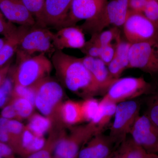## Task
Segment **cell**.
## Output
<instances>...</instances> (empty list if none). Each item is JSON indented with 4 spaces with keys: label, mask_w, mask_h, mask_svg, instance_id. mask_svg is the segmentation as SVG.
<instances>
[{
    "label": "cell",
    "mask_w": 158,
    "mask_h": 158,
    "mask_svg": "<svg viewBox=\"0 0 158 158\" xmlns=\"http://www.w3.org/2000/svg\"><path fill=\"white\" fill-rule=\"evenodd\" d=\"M51 61L58 80L71 92L85 98L100 93L93 76L81 58L56 50Z\"/></svg>",
    "instance_id": "1"
},
{
    "label": "cell",
    "mask_w": 158,
    "mask_h": 158,
    "mask_svg": "<svg viewBox=\"0 0 158 158\" xmlns=\"http://www.w3.org/2000/svg\"><path fill=\"white\" fill-rule=\"evenodd\" d=\"M34 87L35 90L34 106L51 120L53 127L52 129H62L64 123L61 118V108L64 91L62 85L49 77Z\"/></svg>",
    "instance_id": "2"
},
{
    "label": "cell",
    "mask_w": 158,
    "mask_h": 158,
    "mask_svg": "<svg viewBox=\"0 0 158 158\" xmlns=\"http://www.w3.org/2000/svg\"><path fill=\"white\" fill-rule=\"evenodd\" d=\"M129 0H109L96 16L78 26L84 34L92 35L110 25L123 27L127 18Z\"/></svg>",
    "instance_id": "3"
},
{
    "label": "cell",
    "mask_w": 158,
    "mask_h": 158,
    "mask_svg": "<svg viewBox=\"0 0 158 158\" xmlns=\"http://www.w3.org/2000/svg\"><path fill=\"white\" fill-rule=\"evenodd\" d=\"M12 79L14 85L32 87L49 77L53 66L44 53H40L16 61Z\"/></svg>",
    "instance_id": "4"
},
{
    "label": "cell",
    "mask_w": 158,
    "mask_h": 158,
    "mask_svg": "<svg viewBox=\"0 0 158 158\" xmlns=\"http://www.w3.org/2000/svg\"><path fill=\"white\" fill-rule=\"evenodd\" d=\"M54 33L46 27L37 24L31 27L23 37L16 52V61L39 53L52 57L56 51L53 44Z\"/></svg>",
    "instance_id": "5"
},
{
    "label": "cell",
    "mask_w": 158,
    "mask_h": 158,
    "mask_svg": "<svg viewBox=\"0 0 158 158\" xmlns=\"http://www.w3.org/2000/svg\"><path fill=\"white\" fill-rule=\"evenodd\" d=\"M98 132L91 123L72 128L69 134L63 132L54 148V156L58 158H77L83 146Z\"/></svg>",
    "instance_id": "6"
},
{
    "label": "cell",
    "mask_w": 158,
    "mask_h": 158,
    "mask_svg": "<svg viewBox=\"0 0 158 158\" xmlns=\"http://www.w3.org/2000/svg\"><path fill=\"white\" fill-rule=\"evenodd\" d=\"M153 92L152 85L143 77L119 78L110 86L102 99L117 104Z\"/></svg>",
    "instance_id": "7"
},
{
    "label": "cell",
    "mask_w": 158,
    "mask_h": 158,
    "mask_svg": "<svg viewBox=\"0 0 158 158\" xmlns=\"http://www.w3.org/2000/svg\"><path fill=\"white\" fill-rule=\"evenodd\" d=\"M137 68L158 76V39L131 44L129 53L128 69Z\"/></svg>",
    "instance_id": "8"
},
{
    "label": "cell",
    "mask_w": 158,
    "mask_h": 158,
    "mask_svg": "<svg viewBox=\"0 0 158 158\" xmlns=\"http://www.w3.org/2000/svg\"><path fill=\"white\" fill-rule=\"evenodd\" d=\"M140 106L136 101H126L117 104L114 121L110 128L109 136L116 144L123 143L136 119L139 116Z\"/></svg>",
    "instance_id": "9"
},
{
    "label": "cell",
    "mask_w": 158,
    "mask_h": 158,
    "mask_svg": "<svg viewBox=\"0 0 158 158\" xmlns=\"http://www.w3.org/2000/svg\"><path fill=\"white\" fill-rule=\"evenodd\" d=\"M122 27L127 41L131 44L158 39V28L142 13L129 10Z\"/></svg>",
    "instance_id": "10"
},
{
    "label": "cell",
    "mask_w": 158,
    "mask_h": 158,
    "mask_svg": "<svg viewBox=\"0 0 158 158\" xmlns=\"http://www.w3.org/2000/svg\"><path fill=\"white\" fill-rule=\"evenodd\" d=\"M130 135L132 141L148 153L158 155V127L147 115L138 116Z\"/></svg>",
    "instance_id": "11"
},
{
    "label": "cell",
    "mask_w": 158,
    "mask_h": 158,
    "mask_svg": "<svg viewBox=\"0 0 158 158\" xmlns=\"http://www.w3.org/2000/svg\"><path fill=\"white\" fill-rule=\"evenodd\" d=\"M73 0H45L37 24L58 30L64 27Z\"/></svg>",
    "instance_id": "12"
},
{
    "label": "cell",
    "mask_w": 158,
    "mask_h": 158,
    "mask_svg": "<svg viewBox=\"0 0 158 158\" xmlns=\"http://www.w3.org/2000/svg\"><path fill=\"white\" fill-rule=\"evenodd\" d=\"M109 0H73L64 27L77 26L82 20L91 19L102 10Z\"/></svg>",
    "instance_id": "13"
},
{
    "label": "cell",
    "mask_w": 158,
    "mask_h": 158,
    "mask_svg": "<svg viewBox=\"0 0 158 158\" xmlns=\"http://www.w3.org/2000/svg\"><path fill=\"white\" fill-rule=\"evenodd\" d=\"M0 11L6 19L19 26H34L36 20L22 0H0Z\"/></svg>",
    "instance_id": "14"
},
{
    "label": "cell",
    "mask_w": 158,
    "mask_h": 158,
    "mask_svg": "<svg viewBox=\"0 0 158 158\" xmlns=\"http://www.w3.org/2000/svg\"><path fill=\"white\" fill-rule=\"evenodd\" d=\"M115 144L110 136L97 133L82 148L77 158H111Z\"/></svg>",
    "instance_id": "15"
},
{
    "label": "cell",
    "mask_w": 158,
    "mask_h": 158,
    "mask_svg": "<svg viewBox=\"0 0 158 158\" xmlns=\"http://www.w3.org/2000/svg\"><path fill=\"white\" fill-rule=\"evenodd\" d=\"M85 43V34L78 26L65 27L54 33L53 44L58 50L65 48L81 50Z\"/></svg>",
    "instance_id": "16"
},
{
    "label": "cell",
    "mask_w": 158,
    "mask_h": 158,
    "mask_svg": "<svg viewBox=\"0 0 158 158\" xmlns=\"http://www.w3.org/2000/svg\"><path fill=\"white\" fill-rule=\"evenodd\" d=\"M81 59L93 76L100 93H106L117 79L112 76L107 65L99 58L85 56Z\"/></svg>",
    "instance_id": "17"
},
{
    "label": "cell",
    "mask_w": 158,
    "mask_h": 158,
    "mask_svg": "<svg viewBox=\"0 0 158 158\" xmlns=\"http://www.w3.org/2000/svg\"><path fill=\"white\" fill-rule=\"evenodd\" d=\"M131 45L129 42L123 40L121 38L116 42L115 55L107 65L110 73L114 78H119L123 72L128 69Z\"/></svg>",
    "instance_id": "18"
},
{
    "label": "cell",
    "mask_w": 158,
    "mask_h": 158,
    "mask_svg": "<svg viewBox=\"0 0 158 158\" xmlns=\"http://www.w3.org/2000/svg\"><path fill=\"white\" fill-rule=\"evenodd\" d=\"M32 27L19 26L12 35L6 38L5 43L0 49V67L10 61L17 52L23 37Z\"/></svg>",
    "instance_id": "19"
},
{
    "label": "cell",
    "mask_w": 158,
    "mask_h": 158,
    "mask_svg": "<svg viewBox=\"0 0 158 158\" xmlns=\"http://www.w3.org/2000/svg\"><path fill=\"white\" fill-rule=\"evenodd\" d=\"M46 141L43 137L35 135L27 126H25L21 138L18 154L23 156H28L42 148Z\"/></svg>",
    "instance_id": "20"
},
{
    "label": "cell",
    "mask_w": 158,
    "mask_h": 158,
    "mask_svg": "<svg viewBox=\"0 0 158 158\" xmlns=\"http://www.w3.org/2000/svg\"><path fill=\"white\" fill-rule=\"evenodd\" d=\"M61 116L64 124L73 125L84 121L81 102L69 100L63 102Z\"/></svg>",
    "instance_id": "21"
},
{
    "label": "cell",
    "mask_w": 158,
    "mask_h": 158,
    "mask_svg": "<svg viewBox=\"0 0 158 158\" xmlns=\"http://www.w3.org/2000/svg\"><path fill=\"white\" fill-rule=\"evenodd\" d=\"M116 106V103L104 100L100 101L98 113L93 121L90 122L98 129V133L102 132L104 128L114 116Z\"/></svg>",
    "instance_id": "22"
},
{
    "label": "cell",
    "mask_w": 158,
    "mask_h": 158,
    "mask_svg": "<svg viewBox=\"0 0 158 158\" xmlns=\"http://www.w3.org/2000/svg\"><path fill=\"white\" fill-rule=\"evenodd\" d=\"M29 118L27 127L35 135L43 137L44 134L52 128V122L43 115L33 114Z\"/></svg>",
    "instance_id": "23"
},
{
    "label": "cell",
    "mask_w": 158,
    "mask_h": 158,
    "mask_svg": "<svg viewBox=\"0 0 158 158\" xmlns=\"http://www.w3.org/2000/svg\"><path fill=\"white\" fill-rule=\"evenodd\" d=\"M120 38V30L118 27H114L98 34L91 35L89 40L95 45L102 47L112 44L114 40L117 41Z\"/></svg>",
    "instance_id": "24"
},
{
    "label": "cell",
    "mask_w": 158,
    "mask_h": 158,
    "mask_svg": "<svg viewBox=\"0 0 158 158\" xmlns=\"http://www.w3.org/2000/svg\"><path fill=\"white\" fill-rule=\"evenodd\" d=\"M62 134V131L53 130L45 145L42 148L30 155L27 158H52V154L54 152L55 145Z\"/></svg>",
    "instance_id": "25"
},
{
    "label": "cell",
    "mask_w": 158,
    "mask_h": 158,
    "mask_svg": "<svg viewBox=\"0 0 158 158\" xmlns=\"http://www.w3.org/2000/svg\"><path fill=\"white\" fill-rule=\"evenodd\" d=\"M120 148L124 154V158H155L156 154L148 153L136 144L132 140H125Z\"/></svg>",
    "instance_id": "26"
},
{
    "label": "cell",
    "mask_w": 158,
    "mask_h": 158,
    "mask_svg": "<svg viewBox=\"0 0 158 158\" xmlns=\"http://www.w3.org/2000/svg\"><path fill=\"white\" fill-rule=\"evenodd\" d=\"M9 103L13 105L19 121L23 118H29L33 114L34 105L27 99L15 98H11Z\"/></svg>",
    "instance_id": "27"
},
{
    "label": "cell",
    "mask_w": 158,
    "mask_h": 158,
    "mask_svg": "<svg viewBox=\"0 0 158 158\" xmlns=\"http://www.w3.org/2000/svg\"><path fill=\"white\" fill-rule=\"evenodd\" d=\"M84 121L90 122L95 118L98 113L100 101L93 97L87 98L81 102Z\"/></svg>",
    "instance_id": "28"
},
{
    "label": "cell",
    "mask_w": 158,
    "mask_h": 158,
    "mask_svg": "<svg viewBox=\"0 0 158 158\" xmlns=\"http://www.w3.org/2000/svg\"><path fill=\"white\" fill-rule=\"evenodd\" d=\"M15 98L27 99L34 105L35 90L34 86L25 87L20 85H14L11 98Z\"/></svg>",
    "instance_id": "29"
},
{
    "label": "cell",
    "mask_w": 158,
    "mask_h": 158,
    "mask_svg": "<svg viewBox=\"0 0 158 158\" xmlns=\"http://www.w3.org/2000/svg\"><path fill=\"white\" fill-rule=\"evenodd\" d=\"M13 87L12 79L6 78L0 88V109H2L10 102Z\"/></svg>",
    "instance_id": "30"
},
{
    "label": "cell",
    "mask_w": 158,
    "mask_h": 158,
    "mask_svg": "<svg viewBox=\"0 0 158 158\" xmlns=\"http://www.w3.org/2000/svg\"><path fill=\"white\" fill-rule=\"evenodd\" d=\"M145 115L158 127V90L152 93L148 102V108Z\"/></svg>",
    "instance_id": "31"
},
{
    "label": "cell",
    "mask_w": 158,
    "mask_h": 158,
    "mask_svg": "<svg viewBox=\"0 0 158 158\" xmlns=\"http://www.w3.org/2000/svg\"><path fill=\"white\" fill-rule=\"evenodd\" d=\"M45 0H22L27 9L34 16L36 23L39 22Z\"/></svg>",
    "instance_id": "32"
},
{
    "label": "cell",
    "mask_w": 158,
    "mask_h": 158,
    "mask_svg": "<svg viewBox=\"0 0 158 158\" xmlns=\"http://www.w3.org/2000/svg\"><path fill=\"white\" fill-rule=\"evenodd\" d=\"M143 14L158 28V2L156 0H148Z\"/></svg>",
    "instance_id": "33"
},
{
    "label": "cell",
    "mask_w": 158,
    "mask_h": 158,
    "mask_svg": "<svg viewBox=\"0 0 158 158\" xmlns=\"http://www.w3.org/2000/svg\"><path fill=\"white\" fill-rule=\"evenodd\" d=\"M17 27L13 23L6 20L2 13L0 11V34L5 38L10 37L15 32Z\"/></svg>",
    "instance_id": "34"
},
{
    "label": "cell",
    "mask_w": 158,
    "mask_h": 158,
    "mask_svg": "<svg viewBox=\"0 0 158 158\" xmlns=\"http://www.w3.org/2000/svg\"><path fill=\"white\" fill-rule=\"evenodd\" d=\"M117 41L114 44H111L101 47L99 58L101 59L107 65L112 61L115 55Z\"/></svg>",
    "instance_id": "35"
},
{
    "label": "cell",
    "mask_w": 158,
    "mask_h": 158,
    "mask_svg": "<svg viewBox=\"0 0 158 158\" xmlns=\"http://www.w3.org/2000/svg\"><path fill=\"white\" fill-rule=\"evenodd\" d=\"M101 47L98 46L89 40L86 41L85 45L80 50L81 51L85 56L93 57V58H98L100 52Z\"/></svg>",
    "instance_id": "36"
},
{
    "label": "cell",
    "mask_w": 158,
    "mask_h": 158,
    "mask_svg": "<svg viewBox=\"0 0 158 158\" xmlns=\"http://www.w3.org/2000/svg\"><path fill=\"white\" fill-rule=\"evenodd\" d=\"M1 116L8 119L18 120L17 113L11 103H9L2 109Z\"/></svg>",
    "instance_id": "37"
},
{
    "label": "cell",
    "mask_w": 158,
    "mask_h": 158,
    "mask_svg": "<svg viewBox=\"0 0 158 158\" xmlns=\"http://www.w3.org/2000/svg\"><path fill=\"white\" fill-rule=\"evenodd\" d=\"M148 0H129V9L134 12L143 13Z\"/></svg>",
    "instance_id": "38"
},
{
    "label": "cell",
    "mask_w": 158,
    "mask_h": 158,
    "mask_svg": "<svg viewBox=\"0 0 158 158\" xmlns=\"http://www.w3.org/2000/svg\"><path fill=\"white\" fill-rule=\"evenodd\" d=\"M11 66V62L9 61L4 66L0 67V88L4 83L8 74L9 73Z\"/></svg>",
    "instance_id": "39"
},
{
    "label": "cell",
    "mask_w": 158,
    "mask_h": 158,
    "mask_svg": "<svg viewBox=\"0 0 158 158\" xmlns=\"http://www.w3.org/2000/svg\"><path fill=\"white\" fill-rule=\"evenodd\" d=\"M111 158H124V154L121 148H120L118 152L116 153L115 155H113Z\"/></svg>",
    "instance_id": "40"
},
{
    "label": "cell",
    "mask_w": 158,
    "mask_h": 158,
    "mask_svg": "<svg viewBox=\"0 0 158 158\" xmlns=\"http://www.w3.org/2000/svg\"><path fill=\"white\" fill-rule=\"evenodd\" d=\"M6 38L4 37V38H0V49L2 47L3 44L6 41Z\"/></svg>",
    "instance_id": "41"
},
{
    "label": "cell",
    "mask_w": 158,
    "mask_h": 158,
    "mask_svg": "<svg viewBox=\"0 0 158 158\" xmlns=\"http://www.w3.org/2000/svg\"><path fill=\"white\" fill-rule=\"evenodd\" d=\"M155 158H158V155H156Z\"/></svg>",
    "instance_id": "42"
},
{
    "label": "cell",
    "mask_w": 158,
    "mask_h": 158,
    "mask_svg": "<svg viewBox=\"0 0 158 158\" xmlns=\"http://www.w3.org/2000/svg\"><path fill=\"white\" fill-rule=\"evenodd\" d=\"M0 158H3L2 157V156L0 155Z\"/></svg>",
    "instance_id": "43"
},
{
    "label": "cell",
    "mask_w": 158,
    "mask_h": 158,
    "mask_svg": "<svg viewBox=\"0 0 158 158\" xmlns=\"http://www.w3.org/2000/svg\"><path fill=\"white\" fill-rule=\"evenodd\" d=\"M52 158H58L57 157H56L54 156V157H53Z\"/></svg>",
    "instance_id": "44"
},
{
    "label": "cell",
    "mask_w": 158,
    "mask_h": 158,
    "mask_svg": "<svg viewBox=\"0 0 158 158\" xmlns=\"http://www.w3.org/2000/svg\"><path fill=\"white\" fill-rule=\"evenodd\" d=\"M156 1H157V2H158V0H156Z\"/></svg>",
    "instance_id": "45"
}]
</instances>
